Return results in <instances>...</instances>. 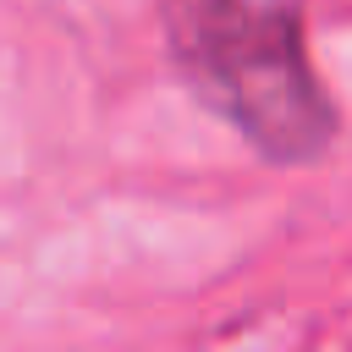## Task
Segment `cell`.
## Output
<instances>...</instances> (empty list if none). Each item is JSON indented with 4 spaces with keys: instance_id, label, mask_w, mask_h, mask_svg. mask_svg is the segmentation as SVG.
Instances as JSON below:
<instances>
[{
    "instance_id": "6da1fadb",
    "label": "cell",
    "mask_w": 352,
    "mask_h": 352,
    "mask_svg": "<svg viewBox=\"0 0 352 352\" xmlns=\"http://www.w3.org/2000/svg\"><path fill=\"white\" fill-rule=\"evenodd\" d=\"M176 77L270 165H308L336 104L302 44L297 0H154Z\"/></svg>"
}]
</instances>
